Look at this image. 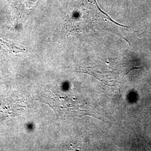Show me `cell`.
Segmentation results:
<instances>
[{"mask_svg":"<svg viewBox=\"0 0 151 151\" xmlns=\"http://www.w3.org/2000/svg\"><path fill=\"white\" fill-rule=\"evenodd\" d=\"M40 0H13L12 4L17 17H27L38 5Z\"/></svg>","mask_w":151,"mask_h":151,"instance_id":"cell-1","label":"cell"}]
</instances>
